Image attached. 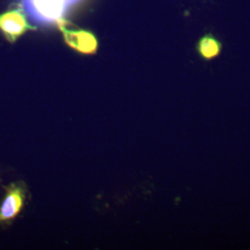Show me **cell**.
<instances>
[{
	"mask_svg": "<svg viewBox=\"0 0 250 250\" xmlns=\"http://www.w3.org/2000/svg\"><path fill=\"white\" fill-rule=\"evenodd\" d=\"M21 3L31 20L41 24L62 22L67 9L62 0H21Z\"/></svg>",
	"mask_w": 250,
	"mask_h": 250,
	"instance_id": "cell-1",
	"label": "cell"
},
{
	"mask_svg": "<svg viewBox=\"0 0 250 250\" xmlns=\"http://www.w3.org/2000/svg\"><path fill=\"white\" fill-rule=\"evenodd\" d=\"M35 29L27 21L21 9H9L0 14V32L9 43H15L27 31Z\"/></svg>",
	"mask_w": 250,
	"mask_h": 250,
	"instance_id": "cell-2",
	"label": "cell"
},
{
	"mask_svg": "<svg viewBox=\"0 0 250 250\" xmlns=\"http://www.w3.org/2000/svg\"><path fill=\"white\" fill-rule=\"evenodd\" d=\"M25 197V188L20 184H11L6 188V195L0 205V224H9L20 214Z\"/></svg>",
	"mask_w": 250,
	"mask_h": 250,
	"instance_id": "cell-3",
	"label": "cell"
},
{
	"mask_svg": "<svg viewBox=\"0 0 250 250\" xmlns=\"http://www.w3.org/2000/svg\"><path fill=\"white\" fill-rule=\"evenodd\" d=\"M59 28L62 33L65 43L74 50L82 54L96 53L99 44L93 34L83 30H68L62 22L59 23Z\"/></svg>",
	"mask_w": 250,
	"mask_h": 250,
	"instance_id": "cell-4",
	"label": "cell"
},
{
	"mask_svg": "<svg viewBox=\"0 0 250 250\" xmlns=\"http://www.w3.org/2000/svg\"><path fill=\"white\" fill-rule=\"evenodd\" d=\"M195 49L201 61L209 62L222 55L224 44L213 34L206 33L197 39Z\"/></svg>",
	"mask_w": 250,
	"mask_h": 250,
	"instance_id": "cell-5",
	"label": "cell"
},
{
	"mask_svg": "<svg viewBox=\"0 0 250 250\" xmlns=\"http://www.w3.org/2000/svg\"><path fill=\"white\" fill-rule=\"evenodd\" d=\"M62 1L67 7H69V6H71V5H73V4L77 3V2H79L80 0H62Z\"/></svg>",
	"mask_w": 250,
	"mask_h": 250,
	"instance_id": "cell-6",
	"label": "cell"
}]
</instances>
